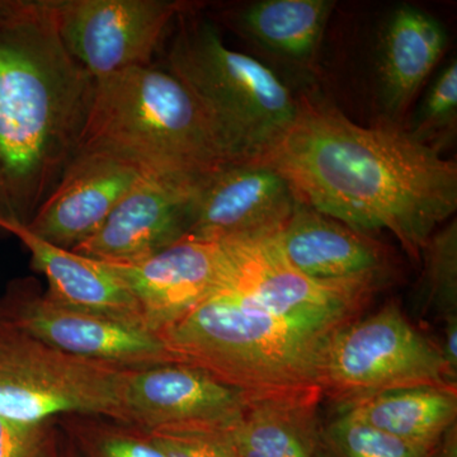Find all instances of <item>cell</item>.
<instances>
[{
  "instance_id": "cell-7",
  "label": "cell",
  "mask_w": 457,
  "mask_h": 457,
  "mask_svg": "<svg viewBox=\"0 0 457 457\" xmlns=\"http://www.w3.org/2000/svg\"><path fill=\"white\" fill-rule=\"evenodd\" d=\"M129 369L73 356L0 320V416L38 423L96 416L122 423Z\"/></svg>"
},
{
  "instance_id": "cell-20",
  "label": "cell",
  "mask_w": 457,
  "mask_h": 457,
  "mask_svg": "<svg viewBox=\"0 0 457 457\" xmlns=\"http://www.w3.org/2000/svg\"><path fill=\"white\" fill-rule=\"evenodd\" d=\"M333 8L329 0H261L224 17L267 50L306 62L317 53Z\"/></svg>"
},
{
  "instance_id": "cell-6",
  "label": "cell",
  "mask_w": 457,
  "mask_h": 457,
  "mask_svg": "<svg viewBox=\"0 0 457 457\" xmlns=\"http://www.w3.org/2000/svg\"><path fill=\"white\" fill-rule=\"evenodd\" d=\"M319 387L339 408L353 400L413 387L457 390V372L398 303H387L339 330L328 345Z\"/></svg>"
},
{
  "instance_id": "cell-4",
  "label": "cell",
  "mask_w": 457,
  "mask_h": 457,
  "mask_svg": "<svg viewBox=\"0 0 457 457\" xmlns=\"http://www.w3.org/2000/svg\"><path fill=\"white\" fill-rule=\"evenodd\" d=\"M79 150L107 153L145 176L192 185L230 164L187 87L154 65L95 80Z\"/></svg>"
},
{
  "instance_id": "cell-8",
  "label": "cell",
  "mask_w": 457,
  "mask_h": 457,
  "mask_svg": "<svg viewBox=\"0 0 457 457\" xmlns=\"http://www.w3.org/2000/svg\"><path fill=\"white\" fill-rule=\"evenodd\" d=\"M0 320L82 359L125 369L176 362L149 328L56 302L32 278L11 282L0 299Z\"/></svg>"
},
{
  "instance_id": "cell-24",
  "label": "cell",
  "mask_w": 457,
  "mask_h": 457,
  "mask_svg": "<svg viewBox=\"0 0 457 457\" xmlns=\"http://www.w3.org/2000/svg\"><path fill=\"white\" fill-rule=\"evenodd\" d=\"M457 62L450 60L427 90L411 128L417 139L440 150L456 131Z\"/></svg>"
},
{
  "instance_id": "cell-23",
  "label": "cell",
  "mask_w": 457,
  "mask_h": 457,
  "mask_svg": "<svg viewBox=\"0 0 457 457\" xmlns=\"http://www.w3.org/2000/svg\"><path fill=\"white\" fill-rule=\"evenodd\" d=\"M423 300L442 321L457 318V221L438 228L422 251Z\"/></svg>"
},
{
  "instance_id": "cell-9",
  "label": "cell",
  "mask_w": 457,
  "mask_h": 457,
  "mask_svg": "<svg viewBox=\"0 0 457 457\" xmlns=\"http://www.w3.org/2000/svg\"><path fill=\"white\" fill-rule=\"evenodd\" d=\"M60 40L75 62L101 79L153 64L180 0H49Z\"/></svg>"
},
{
  "instance_id": "cell-5",
  "label": "cell",
  "mask_w": 457,
  "mask_h": 457,
  "mask_svg": "<svg viewBox=\"0 0 457 457\" xmlns=\"http://www.w3.org/2000/svg\"><path fill=\"white\" fill-rule=\"evenodd\" d=\"M165 71L187 87L230 163L260 162L284 137L299 101L260 60L230 49L187 2L173 22Z\"/></svg>"
},
{
  "instance_id": "cell-25",
  "label": "cell",
  "mask_w": 457,
  "mask_h": 457,
  "mask_svg": "<svg viewBox=\"0 0 457 457\" xmlns=\"http://www.w3.org/2000/svg\"><path fill=\"white\" fill-rule=\"evenodd\" d=\"M234 426L185 427L145 435L165 457H239Z\"/></svg>"
},
{
  "instance_id": "cell-17",
  "label": "cell",
  "mask_w": 457,
  "mask_h": 457,
  "mask_svg": "<svg viewBox=\"0 0 457 457\" xmlns=\"http://www.w3.org/2000/svg\"><path fill=\"white\" fill-rule=\"evenodd\" d=\"M445 26L416 5L394 9L381 35L378 75L381 102L390 119L408 110L447 47Z\"/></svg>"
},
{
  "instance_id": "cell-11",
  "label": "cell",
  "mask_w": 457,
  "mask_h": 457,
  "mask_svg": "<svg viewBox=\"0 0 457 457\" xmlns=\"http://www.w3.org/2000/svg\"><path fill=\"white\" fill-rule=\"evenodd\" d=\"M246 394L204 370L170 362L129 369L122 393L123 425L144 433L185 427H231Z\"/></svg>"
},
{
  "instance_id": "cell-26",
  "label": "cell",
  "mask_w": 457,
  "mask_h": 457,
  "mask_svg": "<svg viewBox=\"0 0 457 457\" xmlns=\"http://www.w3.org/2000/svg\"><path fill=\"white\" fill-rule=\"evenodd\" d=\"M60 442L57 420L29 423L0 416V457H56Z\"/></svg>"
},
{
  "instance_id": "cell-12",
  "label": "cell",
  "mask_w": 457,
  "mask_h": 457,
  "mask_svg": "<svg viewBox=\"0 0 457 457\" xmlns=\"http://www.w3.org/2000/svg\"><path fill=\"white\" fill-rule=\"evenodd\" d=\"M296 201L290 183L270 165H224L198 188L187 237L230 242L273 236L284 228Z\"/></svg>"
},
{
  "instance_id": "cell-27",
  "label": "cell",
  "mask_w": 457,
  "mask_h": 457,
  "mask_svg": "<svg viewBox=\"0 0 457 457\" xmlns=\"http://www.w3.org/2000/svg\"><path fill=\"white\" fill-rule=\"evenodd\" d=\"M62 431V429H60ZM56 457H78L75 455L74 450L71 449V445L65 440L64 435L62 432V442H60L59 451H57Z\"/></svg>"
},
{
  "instance_id": "cell-10",
  "label": "cell",
  "mask_w": 457,
  "mask_h": 457,
  "mask_svg": "<svg viewBox=\"0 0 457 457\" xmlns=\"http://www.w3.org/2000/svg\"><path fill=\"white\" fill-rule=\"evenodd\" d=\"M106 264L126 286L144 323L156 335L227 287L234 273L227 243L192 237L145 260Z\"/></svg>"
},
{
  "instance_id": "cell-13",
  "label": "cell",
  "mask_w": 457,
  "mask_h": 457,
  "mask_svg": "<svg viewBox=\"0 0 457 457\" xmlns=\"http://www.w3.org/2000/svg\"><path fill=\"white\" fill-rule=\"evenodd\" d=\"M200 185L143 177L120 201L95 236L74 253L126 264L145 260L188 237Z\"/></svg>"
},
{
  "instance_id": "cell-2",
  "label": "cell",
  "mask_w": 457,
  "mask_h": 457,
  "mask_svg": "<svg viewBox=\"0 0 457 457\" xmlns=\"http://www.w3.org/2000/svg\"><path fill=\"white\" fill-rule=\"evenodd\" d=\"M95 79L49 0H0V228L29 227L79 150Z\"/></svg>"
},
{
  "instance_id": "cell-22",
  "label": "cell",
  "mask_w": 457,
  "mask_h": 457,
  "mask_svg": "<svg viewBox=\"0 0 457 457\" xmlns=\"http://www.w3.org/2000/svg\"><path fill=\"white\" fill-rule=\"evenodd\" d=\"M324 438L329 457H433L435 451L420 449L347 411L324 423Z\"/></svg>"
},
{
  "instance_id": "cell-16",
  "label": "cell",
  "mask_w": 457,
  "mask_h": 457,
  "mask_svg": "<svg viewBox=\"0 0 457 457\" xmlns=\"http://www.w3.org/2000/svg\"><path fill=\"white\" fill-rule=\"evenodd\" d=\"M234 426L239 457H329L319 386L246 394Z\"/></svg>"
},
{
  "instance_id": "cell-18",
  "label": "cell",
  "mask_w": 457,
  "mask_h": 457,
  "mask_svg": "<svg viewBox=\"0 0 457 457\" xmlns=\"http://www.w3.org/2000/svg\"><path fill=\"white\" fill-rule=\"evenodd\" d=\"M9 233L26 246L32 266L46 278V294L54 300L145 326L134 297L106 263L45 242L26 227Z\"/></svg>"
},
{
  "instance_id": "cell-19",
  "label": "cell",
  "mask_w": 457,
  "mask_h": 457,
  "mask_svg": "<svg viewBox=\"0 0 457 457\" xmlns=\"http://www.w3.org/2000/svg\"><path fill=\"white\" fill-rule=\"evenodd\" d=\"M420 449L438 446L457 426V390L413 387L374 394L339 408Z\"/></svg>"
},
{
  "instance_id": "cell-14",
  "label": "cell",
  "mask_w": 457,
  "mask_h": 457,
  "mask_svg": "<svg viewBox=\"0 0 457 457\" xmlns=\"http://www.w3.org/2000/svg\"><path fill=\"white\" fill-rule=\"evenodd\" d=\"M145 174L117 156L78 150L59 185L29 222L45 242L73 251L97 233Z\"/></svg>"
},
{
  "instance_id": "cell-1",
  "label": "cell",
  "mask_w": 457,
  "mask_h": 457,
  "mask_svg": "<svg viewBox=\"0 0 457 457\" xmlns=\"http://www.w3.org/2000/svg\"><path fill=\"white\" fill-rule=\"evenodd\" d=\"M260 162L303 204L362 233L389 231L416 261L457 209L456 162L392 120L361 126L309 99Z\"/></svg>"
},
{
  "instance_id": "cell-15",
  "label": "cell",
  "mask_w": 457,
  "mask_h": 457,
  "mask_svg": "<svg viewBox=\"0 0 457 457\" xmlns=\"http://www.w3.org/2000/svg\"><path fill=\"white\" fill-rule=\"evenodd\" d=\"M288 263L314 279H347L385 275L387 253L371 234L319 212L297 198L278 233Z\"/></svg>"
},
{
  "instance_id": "cell-21",
  "label": "cell",
  "mask_w": 457,
  "mask_h": 457,
  "mask_svg": "<svg viewBox=\"0 0 457 457\" xmlns=\"http://www.w3.org/2000/svg\"><path fill=\"white\" fill-rule=\"evenodd\" d=\"M65 440L78 457H165L145 433L108 418H57Z\"/></svg>"
},
{
  "instance_id": "cell-3",
  "label": "cell",
  "mask_w": 457,
  "mask_h": 457,
  "mask_svg": "<svg viewBox=\"0 0 457 457\" xmlns=\"http://www.w3.org/2000/svg\"><path fill=\"white\" fill-rule=\"evenodd\" d=\"M345 326L278 314L224 288L158 335L176 362L261 394L319 386L328 345Z\"/></svg>"
}]
</instances>
